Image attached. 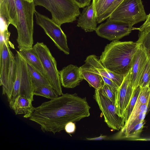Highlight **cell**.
Instances as JSON below:
<instances>
[{"label": "cell", "instance_id": "6da1fadb", "mask_svg": "<svg viewBox=\"0 0 150 150\" xmlns=\"http://www.w3.org/2000/svg\"><path fill=\"white\" fill-rule=\"evenodd\" d=\"M90 108L85 98L66 93L35 108L29 120L39 125L43 132L55 134L64 129L68 123L88 117Z\"/></svg>", "mask_w": 150, "mask_h": 150}, {"label": "cell", "instance_id": "7a4b0ae2", "mask_svg": "<svg viewBox=\"0 0 150 150\" xmlns=\"http://www.w3.org/2000/svg\"><path fill=\"white\" fill-rule=\"evenodd\" d=\"M139 46L136 42L112 40L105 47L99 60L108 70L124 76L131 69Z\"/></svg>", "mask_w": 150, "mask_h": 150}, {"label": "cell", "instance_id": "3957f363", "mask_svg": "<svg viewBox=\"0 0 150 150\" xmlns=\"http://www.w3.org/2000/svg\"><path fill=\"white\" fill-rule=\"evenodd\" d=\"M18 14V22L16 28L18 33L16 41L19 49L31 48L33 44V15L35 9L34 2L15 0Z\"/></svg>", "mask_w": 150, "mask_h": 150}, {"label": "cell", "instance_id": "277c9868", "mask_svg": "<svg viewBox=\"0 0 150 150\" xmlns=\"http://www.w3.org/2000/svg\"><path fill=\"white\" fill-rule=\"evenodd\" d=\"M35 6H42L51 13L52 19L61 25L75 21L81 13L73 0H34Z\"/></svg>", "mask_w": 150, "mask_h": 150}, {"label": "cell", "instance_id": "5b68a950", "mask_svg": "<svg viewBox=\"0 0 150 150\" xmlns=\"http://www.w3.org/2000/svg\"><path fill=\"white\" fill-rule=\"evenodd\" d=\"M142 0H123L109 19L127 23L132 26L147 18Z\"/></svg>", "mask_w": 150, "mask_h": 150}, {"label": "cell", "instance_id": "8992f818", "mask_svg": "<svg viewBox=\"0 0 150 150\" xmlns=\"http://www.w3.org/2000/svg\"><path fill=\"white\" fill-rule=\"evenodd\" d=\"M45 71L47 78L59 96L63 94L57 62L50 50L43 42H37L33 46Z\"/></svg>", "mask_w": 150, "mask_h": 150}, {"label": "cell", "instance_id": "52a82bcc", "mask_svg": "<svg viewBox=\"0 0 150 150\" xmlns=\"http://www.w3.org/2000/svg\"><path fill=\"white\" fill-rule=\"evenodd\" d=\"M36 22L44 30L46 35L52 40L56 46L65 54H69L67 37L60 26L52 19L42 15L35 10Z\"/></svg>", "mask_w": 150, "mask_h": 150}, {"label": "cell", "instance_id": "ba28073f", "mask_svg": "<svg viewBox=\"0 0 150 150\" xmlns=\"http://www.w3.org/2000/svg\"><path fill=\"white\" fill-rule=\"evenodd\" d=\"M94 97L108 127L117 131L122 128L125 124V118L119 116L117 114L115 102L104 95L100 88L95 89Z\"/></svg>", "mask_w": 150, "mask_h": 150}, {"label": "cell", "instance_id": "9c48e42d", "mask_svg": "<svg viewBox=\"0 0 150 150\" xmlns=\"http://www.w3.org/2000/svg\"><path fill=\"white\" fill-rule=\"evenodd\" d=\"M97 27L95 31L99 36L110 41L119 40L129 35L134 29L128 23L107 18Z\"/></svg>", "mask_w": 150, "mask_h": 150}, {"label": "cell", "instance_id": "30bf717a", "mask_svg": "<svg viewBox=\"0 0 150 150\" xmlns=\"http://www.w3.org/2000/svg\"><path fill=\"white\" fill-rule=\"evenodd\" d=\"M133 91L131 69L124 76L122 83L115 92V105L117 114L119 116L125 117V111L131 99Z\"/></svg>", "mask_w": 150, "mask_h": 150}, {"label": "cell", "instance_id": "8fae6325", "mask_svg": "<svg viewBox=\"0 0 150 150\" xmlns=\"http://www.w3.org/2000/svg\"><path fill=\"white\" fill-rule=\"evenodd\" d=\"M138 43L139 47L134 56L131 67L132 84L133 90L139 86L142 74L149 58L143 46Z\"/></svg>", "mask_w": 150, "mask_h": 150}, {"label": "cell", "instance_id": "7c38bea8", "mask_svg": "<svg viewBox=\"0 0 150 150\" xmlns=\"http://www.w3.org/2000/svg\"><path fill=\"white\" fill-rule=\"evenodd\" d=\"M61 84L64 87L73 88L83 79L79 67L70 64L59 71Z\"/></svg>", "mask_w": 150, "mask_h": 150}, {"label": "cell", "instance_id": "4fadbf2b", "mask_svg": "<svg viewBox=\"0 0 150 150\" xmlns=\"http://www.w3.org/2000/svg\"><path fill=\"white\" fill-rule=\"evenodd\" d=\"M10 42L4 41L0 49V84L2 86V94L6 90L8 77L10 65L11 52L10 48Z\"/></svg>", "mask_w": 150, "mask_h": 150}, {"label": "cell", "instance_id": "5bb4252c", "mask_svg": "<svg viewBox=\"0 0 150 150\" xmlns=\"http://www.w3.org/2000/svg\"><path fill=\"white\" fill-rule=\"evenodd\" d=\"M77 26L86 32L95 31L97 23L96 11L93 1L83 8L78 16Z\"/></svg>", "mask_w": 150, "mask_h": 150}, {"label": "cell", "instance_id": "9a60e30c", "mask_svg": "<svg viewBox=\"0 0 150 150\" xmlns=\"http://www.w3.org/2000/svg\"><path fill=\"white\" fill-rule=\"evenodd\" d=\"M85 62V63L91 66L94 72L102 76L110 79L119 86L121 85L124 76L113 73L107 69L95 55L88 56Z\"/></svg>", "mask_w": 150, "mask_h": 150}, {"label": "cell", "instance_id": "2e32d148", "mask_svg": "<svg viewBox=\"0 0 150 150\" xmlns=\"http://www.w3.org/2000/svg\"><path fill=\"white\" fill-rule=\"evenodd\" d=\"M20 56L21 58V75L19 96L30 99L33 101L35 88L32 83L27 62Z\"/></svg>", "mask_w": 150, "mask_h": 150}, {"label": "cell", "instance_id": "e0dca14e", "mask_svg": "<svg viewBox=\"0 0 150 150\" xmlns=\"http://www.w3.org/2000/svg\"><path fill=\"white\" fill-rule=\"evenodd\" d=\"M0 16L3 17L9 25L11 24L16 28L18 17L15 0H0Z\"/></svg>", "mask_w": 150, "mask_h": 150}, {"label": "cell", "instance_id": "ac0fdd59", "mask_svg": "<svg viewBox=\"0 0 150 150\" xmlns=\"http://www.w3.org/2000/svg\"><path fill=\"white\" fill-rule=\"evenodd\" d=\"M16 52L27 63L47 78L45 72L33 47L28 49H19Z\"/></svg>", "mask_w": 150, "mask_h": 150}, {"label": "cell", "instance_id": "d6986e66", "mask_svg": "<svg viewBox=\"0 0 150 150\" xmlns=\"http://www.w3.org/2000/svg\"><path fill=\"white\" fill-rule=\"evenodd\" d=\"M32 101L30 99L19 96L16 99L11 109L14 111L16 115L23 114V117L29 118L35 108L32 105Z\"/></svg>", "mask_w": 150, "mask_h": 150}, {"label": "cell", "instance_id": "ffe728a7", "mask_svg": "<svg viewBox=\"0 0 150 150\" xmlns=\"http://www.w3.org/2000/svg\"><path fill=\"white\" fill-rule=\"evenodd\" d=\"M79 68L83 79L88 82L90 86L95 89L103 87L105 83L102 76L94 72L91 65L85 63Z\"/></svg>", "mask_w": 150, "mask_h": 150}, {"label": "cell", "instance_id": "44dd1931", "mask_svg": "<svg viewBox=\"0 0 150 150\" xmlns=\"http://www.w3.org/2000/svg\"><path fill=\"white\" fill-rule=\"evenodd\" d=\"M17 71V64L15 56L12 52L10 56V65L8 74L7 87L4 95H6L8 102L11 98L13 86L15 81Z\"/></svg>", "mask_w": 150, "mask_h": 150}, {"label": "cell", "instance_id": "7402d4cb", "mask_svg": "<svg viewBox=\"0 0 150 150\" xmlns=\"http://www.w3.org/2000/svg\"><path fill=\"white\" fill-rule=\"evenodd\" d=\"M115 0H93L96 11L97 23L102 22L104 15Z\"/></svg>", "mask_w": 150, "mask_h": 150}, {"label": "cell", "instance_id": "603a6c76", "mask_svg": "<svg viewBox=\"0 0 150 150\" xmlns=\"http://www.w3.org/2000/svg\"><path fill=\"white\" fill-rule=\"evenodd\" d=\"M27 63L32 83L35 88L41 86L52 87L49 81L45 77L35 70L30 64Z\"/></svg>", "mask_w": 150, "mask_h": 150}, {"label": "cell", "instance_id": "cb8c5ba5", "mask_svg": "<svg viewBox=\"0 0 150 150\" xmlns=\"http://www.w3.org/2000/svg\"><path fill=\"white\" fill-rule=\"evenodd\" d=\"M147 106V113L150 111V86H146L141 88L134 107H138L142 105Z\"/></svg>", "mask_w": 150, "mask_h": 150}, {"label": "cell", "instance_id": "d4e9b609", "mask_svg": "<svg viewBox=\"0 0 150 150\" xmlns=\"http://www.w3.org/2000/svg\"><path fill=\"white\" fill-rule=\"evenodd\" d=\"M138 36V39L136 42L143 46L150 59V26L139 31Z\"/></svg>", "mask_w": 150, "mask_h": 150}, {"label": "cell", "instance_id": "484cf974", "mask_svg": "<svg viewBox=\"0 0 150 150\" xmlns=\"http://www.w3.org/2000/svg\"><path fill=\"white\" fill-rule=\"evenodd\" d=\"M34 95L44 97L50 100L59 96L55 90L52 87L46 86L36 88L34 91Z\"/></svg>", "mask_w": 150, "mask_h": 150}, {"label": "cell", "instance_id": "4316f807", "mask_svg": "<svg viewBox=\"0 0 150 150\" xmlns=\"http://www.w3.org/2000/svg\"><path fill=\"white\" fill-rule=\"evenodd\" d=\"M140 89V87L139 86L133 90L131 99L125 111V123L127 122L133 110L136 102Z\"/></svg>", "mask_w": 150, "mask_h": 150}, {"label": "cell", "instance_id": "83f0119b", "mask_svg": "<svg viewBox=\"0 0 150 150\" xmlns=\"http://www.w3.org/2000/svg\"><path fill=\"white\" fill-rule=\"evenodd\" d=\"M145 122L144 120L136 125L129 132L124 139L138 140L139 138L141 133L143 131Z\"/></svg>", "mask_w": 150, "mask_h": 150}, {"label": "cell", "instance_id": "f1b7e54d", "mask_svg": "<svg viewBox=\"0 0 150 150\" xmlns=\"http://www.w3.org/2000/svg\"><path fill=\"white\" fill-rule=\"evenodd\" d=\"M150 86V59L147 61L141 78L139 86L141 88Z\"/></svg>", "mask_w": 150, "mask_h": 150}, {"label": "cell", "instance_id": "f546056e", "mask_svg": "<svg viewBox=\"0 0 150 150\" xmlns=\"http://www.w3.org/2000/svg\"><path fill=\"white\" fill-rule=\"evenodd\" d=\"M103 93L112 101L115 102V91L110 86L104 83L102 87L100 88Z\"/></svg>", "mask_w": 150, "mask_h": 150}, {"label": "cell", "instance_id": "4dcf8cb0", "mask_svg": "<svg viewBox=\"0 0 150 150\" xmlns=\"http://www.w3.org/2000/svg\"><path fill=\"white\" fill-rule=\"evenodd\" d=\"M123 0H115L113 4L105 13L102 19V22L107 19L111 13Z\"/></svg>", "mask_w": 150, "mask_h": 150}, {"label": "cell", "instance_id": "1f68e13d", "mask_svg": "<svg viewBox=\"0 0 150 150\" xmlns=\"http://www.w3.org/2000/svg\"><path fill=\"white\" fill-rule=\"evenodd\" d=\"M10 33L8 29L3 31H0V49L2 47L4 41L10 42L9 37Z\"/></svg>", "mask_w": 150, "mask_h": 150}, {"label": "cell", "instance_id": "d6a6232c", "mask_svg": "<svg viewBox=\"0 0 150 150\" xmlns=\"http://www.w3.org/2000/svg\"><path fill=\"white\" fill-rule=\"evenodd\" d=\"M102 77L104 83L110 86L116 92L119 86L110 79L104 76Z\"/></svg>", "mask_w": 150, "mask_h": 150}, {"label": "cell", "instance_id": "836d02e7", "mask_svg": "<svg viewBox=\"0 0 150 150\" xmlns=\"http://www.w3.org/2000/svg\"><path fill=\"white\" fill-rule=\"evenodd\" d=\"M76 126L75 124L73 122L68 123L65 126L64 129L68 134L73 133L75 131Z\"/></svg>", "mask_w": 150, "mask_h": 150}, {"label": "cell", "instance_id": "e575fe53", "mask_svg": "<svg viewBox=\"0 0 150 150\" xmlns=\"http://www.w3.org/2000/svg\"><path fill=\"white\" fill-rule=\"evenodd\" d=\"M80 8H83L90 3L91 0H73Z\"/></svg>", "mask_w": 150, "mask_h": 150}, {"label": "cell", "instance_id": "d590c367", "mask_svg": "<svg viewBox=\"0 0 150 150\" xmlns=\"http://www.w3.org/2000/svg\"><path fill=\"white\" fill-rule=\"evenodd\" d=\"M150 26V13L147 15V17L144 23L138 28H137L139 31L143 30L145 28Z\"/></svg>", "mask_w": 150, "mask_h": 150}, {"label": "cell", "instance_id": "8d00e7d4", "mask_svg": "<svg viewBox=\"0 0 150 150\" xmlns=\"http://www.w3.org/2000/svg\"><path fill=\"white\" fill-rule=\"evenodd\" d=\"M107 139V136L101 134L99 137L94 138H86V140L89 141H98L105 140Z\"/></svg>", "mask_w": 150, "mask_h": 150}, {"label": "cell", "instance_id": "74e56055", "mask_svg": "<svg viewBox=\"0 0 150 150\" xmlns=\"http://www.w3.org/2000/svg\"><path fill=\"white\" fill-rule=\"evenodd\" d=\"M23 0L26 1L27 2H30V3L32 2H33L34 1V0Z\"/></svg>", "mask_w": 150, "mask_h": 150}, {"label": "cell", "instance_id": "f35d334b", "mask_svg": "<svg viewBox=\"0 0 150 150\" xmlns=\"http://www.w3.org/2000/svg\"></svg>", "mask_w": 150, "mask_h": 150}]
</instances>
